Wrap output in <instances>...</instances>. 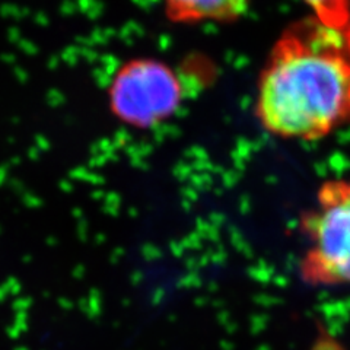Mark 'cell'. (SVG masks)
Masks as SVG:
<instances>
[{"mask_svg": "<svg viewBox=\"0 0 350 350\" xmlns=\"http://www.w3.org/2000/svg\"><path fill=\"white\" fill-rule=\"evenodd\" d=\"M299 226L306 243L302 280L321 288L350 286V178L323 183Z\"/></svg>", "mask_w": 350, "mask_h": 350, "instance_id": "2", "label": "cell"}, {"mask_svg": "<svg viewBox=\"0 0 350 350\" xmlns=\"http://www.w3.org/2000/svg\"><path fill=\"white\" fill-rule=\"evenodd\" d=\"M310 14L324 24L350 28V0H302Z\"/></svg>", "mask_w": 350, "mask_h": 350, "instance_id": "5", "label": "cell"}, {"mask_svg": "<svg viewBox=\"0 0 350 350\" xmlns=\"http://www.w3.org/2000/svg\"><path fill=\"white\" fill-rule=\"evenodd\" d=\"M256 118L269 135L320 140L350 126V28L314 15L273 44L257 81Z\"/></svg>", "mask_w": 350, "mask_h": 350, "instance_id": "1", "label": "cell"}, {"mask_svg": "<svg viewBox=\"0 0 350 350\" xmlns=\"http://www.w3.org/2000/svg\"><path fill=\"white\" fill-rule=\"evenodd\" d=\"M184 81L167 62L135 57L118 66L107 88L108 108L127 127L149 130L168 122L185 98Z\"/></svg>", "mask_w": 350, "mask_h": 350, "instance_id": "3", "label": "cell"}, {"mask_svg": "<svg viewBox=\"0 0 350 350\" xmlns=\"http://www.w3.org/2000/svg\"><path fill=\"white\" fill-rule=\"evenodd\" d=\"M163 12L174 24H228L243 18L251 0H162Z\"/></svg>", "mask_w": 350, "mask_h": 350, "instance_id": "4", "label": "cell"}]
</instances>
